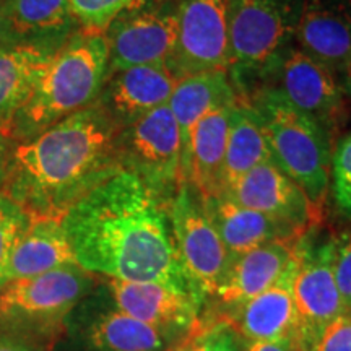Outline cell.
Here are the masks:
<instances>
[{
	"label": "cell",
	"instance_id": "obj_1",
	"mask_svg": "<svg viewBox=\"0 0 351 351\" xmlns=\"http://www.w3.org/2000/svg\"><path fill=\"white\" fill-rule=\"evenodd\" d=\"M62 228L75 262L90 274L163 283L204 296L179 257L169 205L129 171L83 195L65 213Z\"/></svg>",
	"mask_w": 351,
	"mask_h": 351
},
{
	"label": "cell",
	"instance_id": "obj_13",
	"mask_svg": "<svg viewBox=\"0 0 351 351\" xmlns=\"http://www.w3.org/2000/svg\"><path fill=\"white\" fill-rule=\"evenodd\" d=\"M218 195L287 223L302 234L320 218L302 189L271 160L249 171Z\"/></svg>",
	"mask_w": 351,
	"mask_h": 351
},
{
	"label": "cell",
	"instance_id": "obj_12",
	"mask_svg": "<svg viewBox=\"0 0 351 351\" xmlns=\"http://www.w3.org/2000/svg\"><path fill=\"white\" fill-rule=\"evenodd\" d=\"M91 285L93 276L77 263L13 280L0 289V317L23 324L60 322Z\"/></svg>",
	"mask_w": 351,
	"mask_h": 351
},
{
	"label": "cell",
	"instance_id": "obj_32",
	"mask_svg": "<svg viewBox=\"0 0 351 351\" xmlns=\"http://www.w3.org/2000/svg\"><path fill=\"white\" fill-rule=\"evenodd\" d=\"M313 351H351V314L335 319L324 330Z\"/></svg>",
	"mask_w": 351,
	"mask_h": 351
},
{
	"label": "cell",
	"instance_id": "obj_16",
	"mask_svg": "<svg viewBox=\"0 0 351 351\" xmlns=\"http://www.w3.org/2000/svg\"><path fill=\"white\" fill-rule=\"evenodd\" d=\"M295 44L341 78L351 64L350 0H306Z\"/></svg>",
	"mask_w": 351,
	"mask_h": 351
},
{
	"label": "cell",
	"instance_id": "obj_33",
	"mask_svg": "<svg viewBox=\"0 0 351 351\" xmlns=\"http://www.w3.org/2000/svg\"><path fill=\"white\" fill-rule=\"evenodd\" d=\"M247 351H304V350H302L300 340H298L296 332H293L275 340L254 341V343L249 346Z\"/></svg>",
	"mask_w": 351,
	"mask_h": 351
},
{
	"label": "cell",
	"instance_id": "obj_9",
	"mask_svg": "<svg viewBox=\"0 0 351 351\" xmlns=\"http://www.w3.org/2000/svg\"><path fill=\"white\" fill-rule=\"evenodd\" d=\"M232 0H178V38L168 69L176 80L228 72Z\"/></svg>",
	"mask_w": 351,
	"mask_h": 351
},
{
	"label": "cell",
	"instance_id": "obj_7",
	"mask_svg": "<svg viewBox=\"0 0 351 351\" xmlns=\"http://www.w3.org/2000/svg\"><path fill=\"white\" fill-rule=\"evenodd\" d=\"M121 168L171 204L182 182L181 135L168 104L127 125L117 137Z\"/></svg>",
	"mask_w": 351,
	"mask_h": 351
},
{
	"label": "cell",
	"instance_id": "obj_24",
	"mask_svg": "<svg viewBox=\"0 0 351 351\" xmlns=\"http://www.w3.org/2000/svg\"><path fill=\"white\" fill-rule=\"evenodd\" d=\"M73 263L77 262L62 221L32 219L13 249L7 267V278L8 282L29 278Z\"/></svg>",
	"mask_w": 351,
	"mask_h": 351
},
{
	"label": "cell",
	"instance_id": "obj_3",
	"mask_svg": "<svg viewBox=\"0 0 351 351\" xmlns=\"http://www.w3.org/2000/svg\"><path fill=\"white\" fill-rule=\"evenodd\" d=\"M109 72V51L103 34H73L51 57L33 93L16 116L12 140H29L90 104L101 93Z\"/></svg>",
	"mask_w": 351,
	"mask_h": 351
},
{
	"label": "cell",
	"instance_id": "obj_21",
	"mask_svg": "<svg viewBox=\"0 0 351 351\" xmlns=\"http://www.w3.org/2000/svg\"><path fill=\"white\" fill-rule=\"evenodd\" d=\"M234 104L221 106L207 114L192 132L189 150L182 161V181L194 184L204 195H217L221 189L223 165Z\"/></svg>",
	"mask_w": 351,
	"mask_h": 351
},
{
	"label": "cell",
	"instance_id": "obj_36",
	"mask_svg": "<svg viewBox=\"0 0 351 351\" xmlns=\"http://www.w3.org/2000/svg\"><path fill=\"white\" fill-rule=\"evenodd\" d=\"M12 39H10V33H8V25H7V19H5V12H3V0L0 2V49L3 47L10 46Z\"/></svg>",
	"mask_w": 351,
	"mask_h": 351
},
{
	"label": "cell",
	"instance_id": "obj_25",
	"mask_svg": "<svg viewBox=\"0 0 351 351\" xmlns=\"http://www.w3.org/2000/svg\"><path fill=\"white\" fill-rule=\"evenodd\" d=\"M270 160L269 143L256 111L244 101H238L231 112L223 181L218 194L238 182L249 171Z\"/></svg>",
	"mask_w": 351,
	"mask_h": 351
},
{
	"label": "cell",
	"instance_id": "obj_6",
	"mask_svg": "<svg viewBox=\"0 0 351 351\" xmlns=\"http://www.w3.org/2000/svg\"><path fill=\"white\" fill-rule=\"evenodd\" d=\"M306 0H232L228 75L239 88L295 43Z\"/></svg>",
	"mask_w": 351,
	"mask_h": 351
},
{
	"label": "cell",
	"instance_id": "obj_39",
	"mask_svg": "<svg viewBox=\"0 0 351 351\" xmlns=\"http://www.w3.org/2000/svg\"><path fill=\"white\" fill-rule=\"evenodd\" d=\"M350 3H351V0H350Z\"/></svg>",
	"mask_w": 351,
	"mask_h": 351
},
{
	"label": "cell",
	"instance_id": "obj_8",
	"mask_svg": "<svg viewBox=\"0 0 351 351\" xmlns=\"http://www.w3.org/2000/svg\"><path fill=\"white\" fill-rule=\"evenodd\" d=\"M109 73L135 65L166 64L178 38V0H137L103 33Z\"/></svg>",
	"mask_w": 351,
	"mask_h": 351
},
{
	"label": "cell",
	"instance_id": "obj_22",
	"mask_svg": "<svg viewBox=\"0 0 351 351\" xmlns=\"http://www.w3.org/2000/svg\"><path fill=\"white\" fill-rule=\"evenodd\" d=\"M54 54L32 43H16L0 49V134L10 140L13 122Z\"/></svg>",
	"mask_w": 351,
	"mask_h": 351
},
{
	"label": "cell",
	"instance_id": "obj_15",
	"mask_svg": "<svg viewBox=\"0 0 351 351\" xmlns=\"http://www.w3.org/2000/svg\"><path fill=\"white\" fill-rule=\"evenodd\" d=\"M109 291L117 309L166 333L194 327L204 300L195 293L153 282L109 280Z\"/></svg>",
	"mask_w": 351,
	"mask_h": 351
},
{
	"label": "cell",
	"instance_id": "obj_26",
	"mask_svg": "<svg viewBox=\"0 0 351 351\" xmlns=\"http://www.w3.org/2000/svg\"><path fill=\"white\" fill-rule=\"evenodd\" d=\"M168 333L122 311L101 314L88 328V341L98 351H160Z\"/></svg>",
	"mask_w": 351,
	"mask_h": 351
},
{
	"label": "cell",
	"instance_id": "obj_29",
	"mask_svg": "<svg viewBox=\"0 0 351 351\" xmlns=\"http://www.w3.org/2000/svg\"><path fill=\"white\" fill-rule=\"evenodd\" d=\"M330 182L337 207L351 218V132L333 145Z\"/></svg>",
	"mask_w": 351,
	"mask_h": 351
},
{
	"label": "cell",
	"instance_id": "obj_18",
	"mask_svg": "<svg viewBox=\"0 0 351 351\" xmlns=\"http://www.w3.org/2000/svg\"><path fill=\"white\" fill-rule=\"evenodd\" d=\"M204 205L230 257L239 256L267 243H298L302 238V232L287 223L256 210L241 207L226 197L204 195Z\"/></svg>",
	"mask_w": 351,
	"mask_h": 351
},
{
	"label": "cell",
	"instance_id": "obj_27",
	"mask_svg": "<svg viewBox=\"0 0 351 351\" xmlns=\"http://www.w3.org/2000/svg\"><path fill=\"white\" fill-rule=\"evenodd\" d=\"M29 223L32 217L16 202L0 192V289L8 283V261Z\"/></svg>",
	"mask_w": 351,
	"mask_h": 351
},
{
	"label": "cell",
	"instance_id": "obj_10",
	"mask_svg": "<svg viewBox=\"0 0 351 351\" xmlns=\"http://www.w3.org/2000/svg\"><path fill=\"white\" fill-rule=\"evenodd\" d=\"M169 218L189 278L202 295L213 296L230 263V254L205 212L204 195L194 184L181 182L169 204Z\"/></svg>",
	"mask_w": 351,
	"mask_h": 351
},
{
	"label": "cell",
	"instance_id": "obj_28",
	"mask_svg": "<svg viewBox=\"0 0 351 351\" xmlns=\"http://www.w3.org/2000/svg\"><path fill=\"white\" fill-rule=\"evenodd\" d=\"M137 0H69L70 10L80 29L103 34L119 13Z\"/></svg>",
	"mask_w": 351,
	"mask_h": 351
},
{
	"label": "cell",
	"instance_id": "obj_19",
	"mask_svg": "<svg viewBox=\"0 0 351 351\" xmlns=\"http://www.w3.org/2000/svg\"><path fill=\"white\" fill-rule=\"evenodd\" d=\"M296 243L275 241L230 257L225 275L213 293L225 306H238L269 289L295 256Z\"/></svg>",
	"mask_w": 351,
	"mask_h": 351
},
{
	"label": "cell",
	"instance_id": "obj_2",
	"mask_svg": "<svg viewBox=\"0 0 351 351\" xmlns=\"http://www.w3.org/2000/svg\"><path fill=\"white\" fill-rule=\"evenodd\" d=\"M119 132L95 101L12 147L0 192L32 219L62 221L83 195L122 171Z\"/></svg>",
	"mask_w": 351,
	"mask_h": 351
},
{
	"label": "cell",
	"instance_id": "obj_20",
	"mask_svg": "<svg viewBox=\"0 0 351 351\" xmlns=\"http://www.w3.org/2000/svg\"><path fill=\"white\" fill-rule=\"evenodd\" d=\"M3 12L13 44L32 43L57 52L80 29L69 0H3Z\"/></svg>",
	"mask_w": 351,
	"mask_h": 351
},
{
	"label": "cell",
	"instance_id": "obj_40",
	"mask_svg": "<svg viewBox=\"0 0 351 351\" xmlns=\"http://www.w3.org/2000/svg\"><path fill=\"white\" fill-rule=\"evenodd\" d=\"M0 2H2V0H0Z\"/></svg>",
	"mask_w": 351,
	"mask_h": 351
},
{
	"label": "cell",
	"instance_id": "obj_34",
	"mask_svg": "<svg viewBox=\"0 0 351 351\" xmlns=\"http://www.w3.org/2000/svg\"><path fill=\"white\" fill-rule=\"evenodd\" d=\"M13 140L5 137L3 134H0V184H2L3 178H5L7 173V165H8V158H10V152L13 147Z\"/></svg>",
	"mask_w": 351,
	"mask_h": 351
},
{
	"label": "cell",
	"instance_id": "obj_37",
	"mask_svg": "<svg viewBox=\"0 0 351 351\" xmlns=\"http://www.w3.org/2000/svg\"><path fill=\"white\" fill-rule=\"evenodd\" d=\"M341 85H343V90L348 98H351V64L346 67V70L341 75Z\"/></svg>",
	"mask_w": 351,
	"mask_h": 351
},
{
	"label": "cell",
	"instance_id": "obj_35",
	"mask_svg": "<svg viewBox=\"0 0 351 351\" xmlns=\"http://www.w3.org/2000/svg\"><path fill=\"white\" fill-rule=\"evenodd\" d=\"M0 351H32L23 341L10 335H0Z\"/></svg>",
	"mask_w": 351,
	"mask_h": 351
},
{
	"label": "cell",
	"instance_id": "obj_11",
	"mask_svg": "<svg viewBox=\"0 0 351 351\" xmlns=\"http://www.w3.org/2000/svg\"><path fill=\"white\" fill-rule=\"evenodd\" d=\"M295 278L296 337L304 351H313L324 330L345 314L335 282V238L314 244L301 238L296 244Z\"/></svg>",
	"mask_w": 351,
	"mask_h": 351
},
{
	"label": "cell",
	"instance_id": "obj_14",
	"mask_svg": "<svg viewBox=\"0 0 351 351\" xmlns=\"http://www.w3.org/2000/svg\"><path fill=\"white\" fill-rule=\"evenodd\" d=\"M176 82L166 64L135 65L109 73L96 103L122 130L168 104Z\"/></svg>",
	"mask_w": 351,
	"mask_h": 351
},
{
	"label": "cell",
	"instance_id": "obj_30",
	"mask_svg": "<svg viewBox=\"0 0 351 351\" xmlns=\"http://www.w3.org/2000/svg\"><path fill=\"white\" fill-rule=\"evenodd\" d=\"M187 332L186 339L171 351H230L236 346L230 327L225 322L200 324L197 320L195 326Z\"/></svg>",
	"mask_w": 351,
	"mask_h": 351
},
{
	"label": "cell",
	"instance_id": "obj_5",
	"mask_svg": "<svg viewBox=\"0 0 351 351\" xmlns=\"http://www.w3.org/2000/svg\"><path fill=\"white\" fill-rule=\"evenodd\" d=\"M234 93L238 101L257 93L282 96L298 111L317 122L332 140L346 121V93L341 80L311 59L295 43L271 57L236 88Z\"/></svg>",
	"mask_w": 351,
	"mask_h": 351
},
{
	"label": "cell",
	"instance_id": "obj_38",
	"mask_svg": "<svg viewBox=\"0 0 351 351\" xmlns=\"http://www.w3.org/2000/svg\"><path fill=\"white\" fill-rule=\"evenodd\" d=\"M230 351H238V348H236V346H232V348H231Z\"/></svg>",
	"mask_w": 351,
	"mask_h": 351
},
{
	"label": "cell",
	"instance_id": "obj_4",
	"mask_svg": "<svg viewBox=\"0 0 351 351\" xmlns=\"http://www.w3.org/2000/svg\"><path fill=\"white\" fill-rule=\"evenodd\" d=\"M244 103L261 121L271 161L302 189L320 215L330 186V135L278 95L257 93Z\"/></svg>",
	"mask_w": 351,
	"mask_h": 351
},
{
	"label": "cell",
	"instance_id": "obj_17",
	"mask_svg": "<svg viewBox=\"0 0 351 351\" xmlns=\"http://www.w3.org/2000/svg\"><path fill=\"white\" fill-rule=\"evenodd\" d=\"M296 271L298 254L295 247V256L283 275L261 295L243 304L232 306L230 313L221 317L223 322L254 341L275 340L296 332V307L293 293Z\"/></svg>",
	"mask_w": 351,
	"mask_h": 351
},
{
	"label": "cell",
	"instance_id": "obj_23",
	"mask_svg": "<svg viewBox=\"0 0 351 351\" xmlns=\"http://www.w3.org/2000/svg\"><path fill=\"white\" fill-rule=\"evenodd\" d=\"M238 98L232 90L228 72L197 73L176 82L168 106L181 135L182 161L195 125L215 109L234 104Z\"/></svg>",
	"mask_w": 351,
	"mask_h": 351
},
{
	"label": "cell",
	"instance_id": "obj_31",
	"mask_svg": "<svg viewBox=\"0 0 351 351\" xmlns=\"http://www.w3.org/2000/svg\"><path fill=\"white\" fill-rule=\"evenodd\" d=\"M335 282L339 288L345 314H351V231L335 238Z\"/></svg>",
	"mask_w": 351,
	"mask_h": 351
}]
</instances>
